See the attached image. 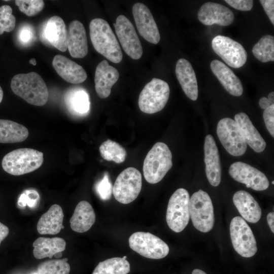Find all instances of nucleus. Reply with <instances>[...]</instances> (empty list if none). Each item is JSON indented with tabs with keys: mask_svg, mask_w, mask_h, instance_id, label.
I'll use <instances>...</instances> for the list:
<instances>
[{
	"mask_svg": "<svg viewBox=\"0 0 274 274\" xmlns=\"http://www.w3.org/2000/svg\"><path fill=\"white\" fill-rule=\"evenodd\" d=\"M89 33L95 50L111 62L119 63L123 54L119 44L109 23L104 19L95 18L89 24Z\"/></svg>",
	"mask_w": 274,
	"mask_h": 274,
	"instance_id": "f257e3e1",
	"label": "nucleus"
},
{
	"mask_svg": "<svg viewBox=\"0 0 274 274\" xmlns=\"http://www.w3.org/2000/svg\"><path fill=\"white\" fill-rule=\"evenodd\" d=\"M11 88L14 94L34 106H43L48 99L47 85L36 72L15 75L11 82Z\"/></svg>",
	"mask_w": 274,
	"mask_h": 274,
	"instance_id": "f03ea898",
	"label": "nucleus"
},
{
	"mask_svg": "<svg viewBox=\"0 0 274 274\" xmlns=\"http://www.w3.org/2000/svg\"><path fill=\"white\" fill-rule=\"evenodd\" d=\"M173 166L172 154L166 144L157 142L147 154L143 164V174L150 184L159 182Z\"/></svg>",
	"mask_w": 274,
	"mask_h": 274,
	"instance_id": "7ed1b4c3",
	"label": "nucleus"
},
{
	"mask_svg": "<svg viewBox=\"0 0 274 274\" xmlns=\"http://www.w3.org/2000/svg\"><path fill=\"white\" fill-rule=\"evenodd\" d=\"M44 161L43 153L31 148H20L7 154L2 165L7 173L20 176L38 169Z\"/></svg>",
	"mask_w": 274,
	"mask_h": 274,
	"instance_id": "20e7f679",
	"label": "nucleus"
},
{
	"mask_svg": "<svg viewBox=\"0 0 274 274\" xmlns=\"http://www.w3.org/2000/svg\"><path fill=\"white\" fill-rule=\"evenodd\" d=\"M189 214L196 229L202 232L212 229L215 223L214 207L206 192L200 189L192 195L189 200Z\"/></svg>",
	"mask_w": 274,
	"mask_h": 274,
	"instance_id": "39448f33",
	"label": "nucleus"
},
{
	"mask_svg": "<svg viewBox=\"0 0 274 274\" xmlns=\"http://www.w3.org/2000/svg\"><path fill=\"white\" fill-rule=\"evenodd\" d=\"M170 94L168 84L164 81L153 78L141 91L138 100L141 111L147 114H154L165 106Z\"/></svg>",
	"mask_w": 274,
	"mask_h": 274,
	"instance_id": "423d86ee",
	"label": "nucleus"
},
{
	"mask_svg": "<svg viewBox=\"0 0 274 274\" xmlns=\"http://www.w3.org/2000/svg\"><path fill=\"white\" fill-rule=\"evenodd\" d=\"M189 194L184 188L176 190L169 199L166 220L169 228L175 232L183 231L189 222Z\"/></svg>",
	"mask_w": 274,
	"mask_h": 274,
	"instance_id": "0eeeda50",
	"label": "nucleus"
},
{
	"mask_svg": "<svg viewBox=\"0 0 274 274\" xmlns=\"http://www.w3.org/2000/svg\"><path fill=\"white\" fill-rule=\"evenodd\" d=\"M142 175L133 167L124 169L117 177L113 187V194L118 202L128 204L134 201L142 189Z\"/></svg>",
	"mask_w": 274,
	"mask_h": 274,
	"instance_id": "6e6552de",
	"label": "nucleus"
},
{
	"mask_svg": "<svg viewBox=\"0 0 274 274\" xmlns=\"http://www.w3.org/2000/svg\"><path fill=\"white\" fill-rule=\"evenodd\" d=\"M130 248L140 255L147 258L159 259L169 253L168 245L161 238L148 232L138 231L128 239Z\"/></svg>",
	"mask_w": 274,
	"mask_h": 274,
	"instance_id": "1a4fd4ad",
	"label": "nucleus"
},
{
	"mask_svg": "<svg viewBox=\"0 0 274 274\" xmlns=\"http://www.w3.org/2000/svg\"><path fill=\"white\" fill-rule=\"evenodd\" d=\"M216 131L221 143L228 153L234 156L245 154L247 144L234 120L230 118L221 119L218 123Z\"/></svg>",
	"mask_w": 274,
	"mask_h": 274,
	"instance_id": "9d476101",
	"label": "nucleus"
},
{
	"mask_svg": "<svg viewBox=\"0 0 274 274\" xmlns=\"http://www.w3.org/2000/svg\"><path fill=\"white\" fill-rule=\"evenodd\" d=\"M230 235L232 246L241 256L249 258L257 251L255 237L244 219L239 216L234 217L230 224Z\"/></svg>",
	"mask_w": 274,
	"mask_h": 274,
	"instance_id": "9b49d317",
	"label": "nucleus"
},
{
	"mask_svg": "<svg viewBox=\"0 0 274 274\" xmlns=\"http://www.w3.org/2000/svg\"><path fill=\"white\" fill-rule=\"evenodd\" d=\"M214 51L229 66L233 68L243 66L247 59V53L244 47L229 37L218 35L212 41Z\"/></svg>",
	"mask_w": 274,
	"mask_h": 274,
	"instance_id": "f8f14e48",
	"label": "nucleus"
},
{
	"mask_svg": "<svg viewBox=\"0 0 274 274\" xmlns=\"http://www.w3.org/2000/svg\"><path fill=\"white\" fill-rule=\"evenodd\" d=\"M113 25L125 52L132 59H140L143 54V48L132 23L124 15H120Z\"/></svg>",
	"mask_w": 274,
	"mask_h": 274,
	"instance_id": "ddd939ff",
	"label": "nucleus"
},
{
	"mask_svg": "<svg viewBox=\"0 0 274 274\" xmlns=\"http://www.w3.org/2000/svg\"><path fill=\"white\" fill-rule=\"evenodd\" d=\"M229 174L236 181L254 190L263 191L269 187L268 180L264 173L243 162L232 163L229 168Z\"/></svg>",
	"mask_w": 274,
	"mask_h": 274,
	"instance_id": "4468645a",
	"label": "nucleus"
},
{
	"mask_svg": "<svg viewBox=\"0 0 274 274\" xmlns=\"http://www.w3.org/2000/svg\"><path fill=\"white\" fill-rule=\"evenodd\" d=\"M132 14L139 33L149 43L157 44L160 36L157 25L148 8L141 3L132 7Z\"/></svg>",
	"mask_w": 274,
	"mask_h": 274,
	"instance_id": "2eb2a0df",
	"label": "nucleus"
},
{
	"mask_svg": "<svg viewBox=\"0 0 274 274\" xmlns=\"http://www.w3.org/2000/svg\"><path fill=\"white\" fill-rule=\"evenodd\" d=\"M198 19L204 25H211L217 24L221 26L231 24L234 19L232 11L222 5L207 2L199 9Z\"/></svg>",
	"mask_w": 274,
	"mask_h": 274,
	"instance_id": "dca6fc26",
	"label": "nucleus"
},
{
	"mask_svg": "<svg viewBox=\"0 0 274 274\" xmlns=\"http://www.w3.org/2000/svg\"><path fill=\"white\" fill-rule=\"evenodd\" d=\"M204 155L207 178L212 186L217 187L221 180V167L219 150L211 134H208L206 136Z\"/></svg>",
	"mask_w": 274,
	"mask_h": 274,
	"instance_id": "f3484780",
	"label": "nucleus"
},
{
	"mask_svg": "<svg viewBox=\"0 0 274 274\" xmlns=\"http://www.w3.org/2000/svg\"><path fill=\"white\" fill-rule=\"evenodd\" d=\"M119 74L118 70L104 60L96 66L95 76V89L101 98L108 97L111 94L112 86L118 81Z\"/></svg>",
	"mask_w": 274,
	"mask_h": 274,
	"instance_id": "a211bd4d",
	"label": "nucleus"
},
{
	"mask_svg": "<svg viewBox=\"0 0 274 274\" xmlns=\"http://www.w3.org/2000/svg\"><path fill=\"white\" fill-rule=\"evenodd\" d=\"M67 47L74 58H82L88 52L87 39L85 27L78 20L72 21L67 31Z\"/></svg>",
	"mask_w": 274,
	"mask_h": 274,
	"instance_id": "6ab92c4d",
	"label": "nucleus"
},
{
	"mask_svg": "<svg viewBox=\"0 0 274 274\" xmlns=\"http://www.w3.org/2000/svg\"><path fill=\"white\" fill-rule=\"evenodd\" d=\"M52 65L58 75L70 83L80 84L87 79V73L82 66L62 55L54 56Z\"/></svg>",
	"mask_w": 274,
	"mask_h": 274,
	"instance_id": "aec40b11",
	"label": "nucleus"
},
{
	"mask_svg": "<svg viewBox=\"0 0 274 274\" xmlns=\"http://www.w3.org/2000/svg\"><path fill=\"white\" fill-rule=\"evenodd\" d=\"M43 28V36L52 46L62 52L66 51L67 30L61 18L53 16L48 19Z\"/></svg>",
	"mask_w": 274,
	"mask_h": 274,
	"instance_id": "412c9836",
	"label": "nucleus"
},
{
	"mask_svg": "<svg viewBox=\"0 0 274 274\" xmlns=\"http://www.w3.org/2000/svg\"><path fill=\"white\" fill-rule=\"evenodd\" d=\"M176 75L187 96L192 100L198 98L197 79L191 63L186 59H179L176 65Z\"/></svg>",
	"mask_w": 274,
	"mask_h": 274,
	"instance_id": "4be33fe9",
	"label": "nucleus"
},
{
	"mask_svg": "<svg viewBox=\"0 0 274 274\" xmlns=\"http://www.w3.org/2000/svg\"><path fill=\"white\" fill-rule=\"evenodd\" d=\"M213 74L225 90L231 95L239 96L243 92V87L239 79L233 72L222 62L215 59L211 63Z\"/></svg>",
	"mask_w": 274,
	"mask_h": 274,
	"instance_id": "5701e85b",
	"label": "nucleus"
},
{
	"mask_svg": "<svg viewBox=\"0 0 274 274\" xmlns=\"http://www.w3.org/2000/svg\"><path fill=\"white\" fill-rule=\"evenodd\" d=\"M233 202L242 215L247 221L255 223L259 221L261 209L255 198L248 192L239 190L233 196Z\"/></svg>",
	"mask_w": 274,
	"mask_h": 274,
	"instance_id": "b1692460",
	"label": "nucleus"
},
{
	"mask_svg": "<svg viewBox=\"0 0 274 274\" xmlns=\"http://www.w3.org/2000/svg\"><path fill=\"white\" fill-rule=\"evenodd\" d=\"M234 120L247 144L256 152L260 153L264 151L266 143L248 116L245 113L241 112L235 115Z\"/></svg>",
	"mask_w": 274,
	"mask_h": 274,
	"instance_id": "393cba45",
	"label": "nucleus"
},
{
	"mask_svg": "<svg viewBox=\"0 0 274 274\" xmlns=\"http://www.w3.org/2000/svg\"><path fill=\"white\" fill-rule=\"evenodd\" d=\"M63 213L58 204H53L39 219L37 228L41 234L54 235L58 233L64 227L62 224Z\"/></svg>",
	"mask_w": 274,
	"mask_h": 274,
	"instance_id": "a878e982",
	"label": "nucleus"
},
{
	"mask_svg": "<svg viewBox=\"0 0 274 274\" xmlns=\"http://www.w3.org/2000/svg\"><path fill=\"white\" fill-rule=\"evenodd\" d=\"M96 216L91 205L87 201L79 202L70 222L72 229L79 233L89 230L95 221Z\"/></svg>",
	"mask_w": 274,
	"mask_h": 274,
	"instance_id": "bb28decb",
	"label": "nucleus"
},
{
	"mask_svg": "<svg viewBox=\"0 0 274 274\" xmlns=\"http://www.w3.org/2000/svg\"><path fill=\"white\" fill-rule=\"evenodd\" d=\"M32 246L33 254L36 258H52L56 254L65 250L66 242L63 238L58 237H40L35 241Z\"/></svg>",
	"mask_w": 274,
	"mask_h": 274,
	"instance_id": "cd10ccee",
	"label": "nucleus"
},
{
	"mask_svg": "<svg viewBox=\"0 0 274 274\" xmlns=\"http://www.w3.org/2000/svg\"><path fill=\"white\" fill-rule=\"evenodd\" d=\"M65 105L70 112L77 116L86 115L90 108L89 96L81 88L68 89L64 95Z\"/></svg>",
	"mask_w": 274,
	"mask_h": 274,
	"instance_id": "c85d7f7f",
	"label": "nucleus"
},
{
	"mask_svg": "<svg viewBox=\"0 0 274 274\" xmlns=\"http://www.w3.org/2000/svg\"><path fill=\"white\" fill-rule=\"evenodd\" d=\"M29 132L24 125L14 121L0 119V143H16L25 141Z\"/></svg>",
	"mask_w": 274,
	"mask_h": 274,
	"instance_id": "c756f323",
	"label": "nucleus"
},
{
	"mask_svg": "<svg viewBox=\"0 0 274 274\" xmlns=\"http://www.w3.org/2000/svg\"><path fill=\"white\" fill-rule=\"evenodd\" d=\"M130 270V264L126 259L114 257L100 262L92 274H127Z\"/></svg>",
	"mask_w": 274,
	"mask_h": 274,
	"instance_id": "7c9ffc66",
	"label": "nucleus"
},
{
	"mask_svg": "<svg viewBox=\"0 0 274 274\" xmlns=\"http://www.w3.org/2000/svg\"><path fill=\"white\" fill-rule=\"evenodd\" d=\"M99 150L102 158L107 161L121 163L126 159L125 149L119 143L110 139L104 142Z\"/></svg>",
	"mask_w": 274,
	"mask_h": 274,
	"instance_id": "2f4dec72",
	"label": "nucleus"
},
{
	"mask_svg": "<svg viewBox=\"0 0 274 274\" xmlns=\"http://www.w3.org/2000/svg\"><path fill=\"white\" fill-rule=\"evenodd\" d=\"M252 53L262 62L274 61V37L271 35L262 37L254 46Z\"/></svg>",
	"mask_w": 274,
	"mask_h": 274,
	"instance_id": "473e14b6",
	"label": "nucleus"
},
{
	"mask_svg": "<svg viewBox=\"0 0 274 274\" xmlns=\"http://www.w3.org/2000/svg\"><path fill=\"white\" fill-rule=\"evenodd\" d=\"M67 258L49 260L44 261L38 267V274H69L70 265Z\"/></svg>",
	"mask_w": 274,
	"mask_h": 274,
	"instance_id": "72a5a7b5",
	"label": "nucleus"
},
{
	"mask_svg": "<svg viewBox=\"0 0 274 274\" xmlns=\"http://www.w3.org/2000/svg\"><path fill=\"white\" fill-rule=\"evenodd\" d=\"M16 25L15 17L12 14L10 6L3 5L0 7V35L4 31L11 32Z\"/></svg>",
	"mask_w": 274,
	"mask_h": 274,
	"instance_id": "f704fd0d",
	"label": "nucleus"
},
{
	"mask_svg": "<svg viewBox=\"0 0 274 274\" xmlns=\"http://www.w3.org/2000/svg\"><path fill=\"white\" fill-rule=\"evenodd\" d=\"M15 3L21 12L29 17L38 14L45 6L42 0H16Z\"/></svg>",
	"mask_w": 274,
	"mask_h": 274,
	"instance_id": "c9c22d12",
	"label": "nucleus"
},
{
	"mask_svg": "<svg viewBox=\"0 0 274 274\" xmlns=\"http://www.w3.org/2000/svg\"><path fill=\"white\" fill-rule=\"evenodd\" d=\"M95 188L101 199L106 200L111 198L113 187L108 174H105L103 178L97 183Z\"/></svg>",
	"mask_w": 274,
	"mask_h": 274,
	"instance_id": "e433bc0d",
	"label": "nucleus"
},
{
	"mask_svg": "<svg viewBox=\"0 0 274 274\" xmlns=\"http://www.w3.org/2000/svg\"><path fill=\"white\" fill-rule=\"evenodd\" d=\"M38 193L34 190H27L22 193L18 201V204L21 207L27 205L30 208L34 207L39 201Z\"/></svg>",
	"mask_w": 274,
	"mask_h": 274,
	"instance_id": "4c0bfd02",
	"label": "nucleus"
},
{
	"mask_svg": "<svg viewBox=\"0 0 274 274\" xmlns=\"http://www.w3.org/2000/svg\"><path fill=\"white\" fill-rule=\"evenodd\" d=\"M263 117L265 126L270 134L274 137V105H271L270 107L264 110Z\"/></svg>",
	"mask_w": 274,
	"mask_h": 274,
	"instance_id": "58836bf2",
	"label": "nucleus"
},
{
	"mask_svg": "<svg viewBox=\"0 0 274 274\" xmlns=\"http://www.w3.org/2000/svg\"><path fill=\"white\" fill-rule=\"evenodd\" d=\"M225 2L233 8L241 11H250L253 5V1L251 0H225Z\"/></svg>",
	"mask_w": 274,
	"mask_h": 274,
	"instance_id": "ea45409f",
	"label": "nucleus"
},
{
	"mask_svg": "<svg viewBox=\"0 0 274 274\" xmlns=\"http://www.w3.org/2000/svg\"><path fill=\"white\" fill-rule=\"evenodd\" d=\"M260 2L262 6L265 13L268 17L271 23L274 24V1L273 0H260Z\"/></svg>",
	"mask_w": 274,
	"mask_h": 274,
	"instance_id": "a19ab883",
	"label": "nucleus"
},
{
	"mask_svg": "<svg viewBox=\"0 0 274 274\" xmlns=\"http://www.w3.org/2000/svg\"><path fill=\"white\" fill-rule=\"evenodd\" d=\"M31 32L28 28H24L21 31L20 38L23 42H27L31 37Z\"/></svg>",
	"mask_w": 274,
	"mask_h": 274,
	"instance_id": "79ce46f5",
	"label": "nucleus"
},
{
	"mask_svg": "<svg viewBox=\"0 0 274 274\" xmlns=\"http://www.w3.org/2000/svg\"><path fill=\"white\" fill-rule=\"evenodd\" d=\"M9 233L8 227L0 222V244L8 236Z\"/></svg>",
	"mask_w": 274,
	"mask_h": 274,
	"instance_id": "37998d69",
	"label": "nucleus"
},
{
	"mask_svg": "<svg viewBox=\"0 0 274 274\" xmlns=\"http://www.w3.org/2000/svg\"><path fill=\"white\" fill-rule=\"evenodd\" d=\"M259 105L261 109L265 110L273 104L267 97H263L260 99Z\"/></svg>",
	"mask_w": 274,
	"mask_h": 274,
	"instance_id": "c03bdc74",
	"label": "nucleus"
},
{
	"mask_svg": "<svg viewBox=\"0 0 274 274\" xmlns=\"http://www.w3.org/2000/svg\"><path fill=\"white\" fill-rule=\"evenodd\" d=\"M273 221L274 213L273 212H271L269 213L267 215V221L268 226L270 227L272 233H274Z\"/></svg>",
	"mask_w": 274,
	"mask_h": 274,
	"instance_id": "a18cd8bd",
	"label": "nucleus"
},
{
	"mask_svg": "<svg viewBox=\"0 0 274 274\" xmlns=\"http://www.w3.org/2000/svg\"><path fill=\"white\" fill-rule=\"evenodd\" d=\"M192 274H207L204 271L199 269H195L192 272Z\"/></svg>",
	"mask_w": 274,
	"mask_h": 274,
	"instance_id": "49530a36",
	"label": "nucleus"
},
{
	"mask_svg": "<svg viewBox=\"0 0 274 274\" xmlns=\"http://www.w3.org/2000/svg\"><path fill=\"white\" fill-rule=\"evenodd\" d=\"M273 104L274 101V92H271L269 93V94L268 95V98H267Z\"/></svg>",
	"mask_w": 274,
	"mask_h": 274,
	"instance_id": "de8ad7c7",
	"label": "nucleus"
},
{
	"mask_svg": "<svg viewBox=\"0 0 274 274\" xmlns=\"http://www.w3.org/2000/svg\"><path fill=\"white\" fill-rule=\"evenodd\" d=\"M29 62L30 64L33 65H36L37 64L36 60L35 58H31L29 60Z\"/></svg>",
	"mask_w": 274,
	"mask_h": 274,
	"instance_id": "09e8293b",
	"label": "nucleus"
},
{
	"mask_svg": "<svg viewBox=\"0 0 274 274\" xmlns=\"http://www.w3.org/2000/svg\"><path fill=\"white\" fill-rule=\"evenodd\" d=\"M3 98V91L2 87L0 86V103L2 102Z\"/></svg>",
	"mask_w": 274,
	"mask_h": 274,
	"instance_id": "8fccbe9b",
	"label": "nucleus"
},
{
	"mask_svg": "<svg viewBox=\"0 0 274 274\" xmlns=\"http://www.w3.org/2000/svg\"><path fill=\"white\" fill-rule=\"evenodd\" d=\"M122 258H123V259H126V258H127V256H124V257H122Z\"/></svg>",
	"mask_w": 274,
	"mask_h": 274,
	"instance_id": "3c124183",
	"label": "nucleus"
},
{
	"mask_svg": "<svg viewBox=\"0 0 274 274\" xmlns=\"http://www.w3.org/2000/svg\"><path fill=\"white\" fill-rule=\"evenodd\" d=\"M271 183H272V184H274V182H273V181L271 182Z\"/></svg>",
	"mask_w": 274,
	"mask_h": 274,
	"instance_id": "603ef678",
	"label": "nucleus"
},
{
	"mask_svg": "<svg viewBox=\"0 0 274 274\" xmlns=\"http://www.w3.org/2000/svg\"><path fill=\"white\" fill-rule=\"evenodd\" d=\"M35 274H37V273H35Z\"/></svg>",
	"mask_w": 274,
	"mask_h": 274,
	"instance_id": "864d4df0",
	"label": "nucleus"
}]
</instances>
